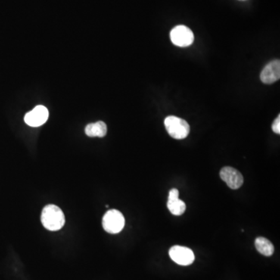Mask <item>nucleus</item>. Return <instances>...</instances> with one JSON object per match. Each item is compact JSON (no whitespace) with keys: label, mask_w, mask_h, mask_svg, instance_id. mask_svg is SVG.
<instances>
[{"label":"nucleus","mask_w":280,"mask_h":280,"mask_svg":"<svg viewBox=\"0 0 280 280\" xmlns=\"http://www.w3.org/2000/svg\"><path fill=\"white\" fill-rule=\"evenodd\" d=\"M125 223L123 214L116 209L108 210L103 216V228L109 234H119L123 229Z\"/></svg>","instance_id":"obj_3"},{"label":"nucleus","mask_w":280,"mask_h":280,"mask_svg":"<svg viewBox=\"0 0 280 280\" xmlns=\"http://www.w3.org/2000/svg\"><path fill=\"white\" fill-rule=\"evenodd\" d=\"M280 78L279 60H273L268 63L262 69L260 79L265 84H272L276 82Z\"/></svg>","instance_id":"obj_8"},{"label":"nucleus","mask_w":280,"mask_h":280,"mask_svg":"<svg viewBox=\"0 0 280 280\" xmlns=\"http://www.w3.org/2000/svg\"><path fill=\"white\" fill-rule=\"evenodd\" d=\"M255 244H256L258 251L263 256L269 257V256H272L274 253L275 248H274L273 244L265 237H257L255 241Z\"/></svg>","instance_id":"obj_11"},{"label":"nucleus","mask_w":280,"mask_h":280,"mask_svg":"<svg viewBox=\"0 0 280 280\" xmlns=\"http://www.w3.org/2000/svg\"><path fill=\"white\" fill-rule=\"evenodd\" d=\"M179 191L177 188L171 190L168 196L167 208L169 211L175 216H181L185 213L186 209L185 203L179 200Z\"/></svg>","instance_id":"obj_9"},{"label":"nucleus","mask_w":280,"mask_h":280,"mask_svg":"<svg viewBox=\"0 0 280 280\" xmlns=\"http://www.w3.org/2000/svg\"><path fill=\"white\" fill-rule=\"evenodd\" d=\"M41 221L48 231H57L63 228L66 222L63 210L55 205H47L41 212Z\"/></svg>","instance_id":"obj_1"},{"label":"nucleus","mask_w":280,"mask_h":280,"mask_svg":"<svg viewBox=\"0 0 280 280\" xmlns=\"http://www.w3.org/2000/svg\"><path fill=\"white\" fill-rule=\"evenodd\" d=\"M171 40L174 45L178 47L190 46L194 41V34L188 26L178 25L172 29Z\"/></svg>","instance_id":"obj_4"},{"label":"nucleus","mask_w":280,"mask_h":280,"mask_svg":"<svg viewBox=\"0 0 280 280\" xmlns=\"http://www.w3.org/2000/svg\"><path fill=\"white\" fill-rule=\"evenodd\" d=\"M107 128L104 122H95V123L88 124L85 128V133L89 137L105 136L107 134Z\"/></svg>","instance_id":"obj_10"},{"label":"nucleus","mask_w":280,"mask_h":280,"mask_svg":"<svg viewBox=\"0 0 280 280\" xmlns=\"http://www.w3.org/2000/svg\"><path fill=\"white\" fill-rule=\"evenodd\" d=\"M164 125L168 134L176 139L186 138L190 132V126L188 122L176 116L166 117L164 120Z\"/></svg>","instance_id":"obj_2"},{"label":"nucleus","mask_w":280,"mask_h":280,"mask_svg":"<svg viewBox=\"0 0 280 280\" xmlns=\"http://www.w3.org/2000/svg\"><path fill=\"white\" fill-rule=\"evenodd\" d=\"M272 131L275 133L280 134V116H278L273 122L272 126Z\"/></svg>","instance_id":"obj_12"},{"label":"nucleus","mask_w":280,"mask_h":280,"mask_svg":"<svg viewBox=\"0 0 280 280\" xmlns=\"http://www.w3.org/2000/svg\"><path fill=\"white\" fill-rule=\"evenodd\" d=\"M219 176L231 189H238L244 183L242 175L231 166H224L222 168Z\"/></svg>","instance_id":"obj_7"},{"label":"nucleus","mask_w":280,"mask_h":280,"mask_svg":"<svg viewBox=\"0 0 280 280\" xmlns=\"http://www.w3.org/2000/svg\"><path fill=\"white\" fill-rule=\"evenodd\" d=\"M171 259L180 265H189L194 261V255L192 250L183 246H173L169 250Z\"/></svg>","instance_id":"obj_5"},{"label":"nucleus","mask_w":280,"mask_h":280,"mask_svg":"<svg viewBox=\"0 0 280 280\" xmlns=\"http://www.w3.org/2000/svg\"><path fill=\"white\" fill-rule=\"evenodd\" d=\"M48 110L43 105L36 106L33 110L26 113L24 122L32 127H39L44 125L48 119Z\"/></svg>","instance_id":"obj_6"}]
</instances>
